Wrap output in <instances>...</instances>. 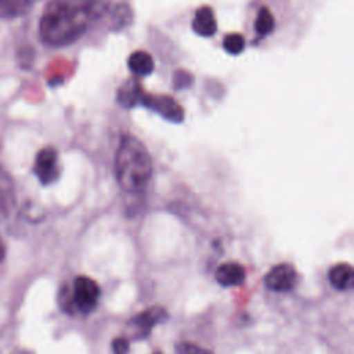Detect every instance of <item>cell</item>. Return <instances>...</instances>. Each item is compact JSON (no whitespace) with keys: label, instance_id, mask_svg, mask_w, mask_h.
Here are the masks:
<instances>
[{"label":"cell","instance_id":"obj_10","mask_svg":"<svg viewBox=\"0 0 354 354\" xmlns=\"http://www.w3.org/2000/svg\"><path fill=\"white\" fill-rule=\"evenodd\" d=\"M192 28L196 35L202 37H212L217 30V21L213 10L207 6L198 8L192 21Z\"/></svg>","mask_w":354,"mask_h":354},{"label":"cell","instance_id":"obj_4","mask_svg":"<svg viewBox=\"0 0 354 354\" xmlns=\"http://www.w3.org/2000/svg\"><path fill=\"white\" fill-rule=\"evenodd\" d=\"M33 171L43 185H48L58 178L59 176L58 153L53 147H44L37 152Z\"/></svg>","mask_w":354,"mask_h":354},{"label":"cell","instance_id":"obj_2","mask_svg":"<svg viewBox=\"0 0 354 354\" xmlns=\"http://www.w3.org/2000/svg\"><path fill=\"white\" fill-rule=\"evenodd\" d=\"M152 158L147 147L134 136L120 138L115 155V176L126 192L142 191L152 176Z\"/></svg>","mask_w":354,"mask_h":354},{"label":"cell","instance_id":"obj_5","mask_svg":"<svg viewBox=\"0 0 354 354\" xmlns=\"http://www.w3.org/2000/svg\"><path fill=\"white\" fill-rule=\"evenodd\" d=\"M266 286L275 292L292 290L297 283V272L290 264H277L264 277Z\"/></svg>","mask_w":354,"mask_h":354},{"label":"cell","instance_id":"obj_9","mask_svg":"<svg viewBox=\"0 0 354 354\" xmlns=\"http://www.w3.org/2000/svg\"><path fill=\"white\" fill-rule=\"evenodd\" d=\"M214 277L216 281L224 288L239 286L245 281V270L239 263L227 261L217 267Z\"/></svg>","mask_w":354,"mask_h":354},{"label":"cell","instance_id":"obj_21","mask_svg":"<svg viewBox=\"0 0 354 354\" xmlns=\"http://www.w3.org/2000/svg\"><path fill=\"white\" fill-rule=\"evenodd\" d=\"M153 354H160V353H153Z\"/></svg>","mask_w":354,"mask_h":354},{"label":"cell","instance_id":"obj_16","mask_svg":"<svg viewBox=\"0 0 354 354\" xmlns=\"http://www.w3.org/2000/svg\"><path fill=\"white\" fill-rule=\"evenodd\" d=\"M223 47L228 54H241L245 47V39L239 33H228L223 40Z\"/></svg>","mask_w":354,"mask_h":354},{"label":"cell","instance_id":"obj_20","mask_svg":"<svg viewBox=\"0 0 354 354\" xmlns=\"http://www.w3.org/2000/svg\"><path fill=\"white\" fill-rule=\"evenodd\" d=\"M6 259V245L3 242V239L0 238V263Z\"/></svg>","mask_w":354,"mask_h":354},{"label":"cell","instance_id":"obj_13","mask_svg":"<svg viewBox=\"0 0 354 354\" xmlns=\"http://www.w3.org/2000/svg\"><path fill=\"white\" fill-rule=\"evenodd\" d=\"M127 65H129V69L136 76H148V75L152 73L153 66H155L152 55L147 51H142V50L134 51L129 57Z\"/></svg>","mask_w":354,"mask_h":354},{"label":"cell","instance_id":"obj_12","mask_svg":"<svg viewBox=\"0 0 354 354\" xmlns=\"http://www.w3.org/2000/svg\"><path fill=\"white\" fill-rule=\"evenodd\" d=\"M144 95L145 91L141 88L137 80H127L118 91V101L123 106H136L142 102Z\"/></svg>","mask_w":354,"mask_h":354},{"label":"cell","instance_id":"obj_3","mask_svg":"<svg viewBox=\"0 0 354 354\" xmlns=\"http://www.w3.org/2000/svg\"><path fill=\"white\" fill-rule=\"evenodd\" d=\"M98 299L100 286L93 278L80 275L73 281L72 300L79 311H82L83 314L93 311L98 303Z\"/></svg>","mask_w":354,"mask_h":354},{"label":"cell","instance_id":"obj_18","mask_svg":"<svg viewBox=\"0 0 354 354\" xmlns=\"http://www.w3.org/2000/svg\"><path fill=\"white\" fill-rule=\"evenodd\" d=\"M178 351L180 354H213L212 351L203 348V347H199V346H195V344H191V343H184L178 347Z\"/></svg>","mask_w":354,"mask_h":354},{"label":"cell","instance_id":"obj_7","mask_svg":"<svg viewBox=\"0 0 354 354\" xmlns=\"http://www.w3.org/2000/svg\"><path fill=\"white\" fill-rule=\"evenodd\" d=\"M166 318H167V311L163 307L153 306L138 313L130 321L141 333V336H147L155 325L163 322Z\"/></svg>","mask_w":354,"mask_h":354},{"label":"cell","instance_id":"obj_8","mask_svg":"<svg viewBox=\"0 0 354 354\" xmlns=\"http://www.w3.org/2000/svg\"><path fill=\"white\" fill-rule=\"evenodd\" d=\"M15 185L10 173L0 163V218L10 216L15 206Z\"/></svg>","mask_w":354,"mask_h":354},{"label":"cell","instance_id":"obj_1","mask_svg":"<svg viewBox=\"0 0 354 354\" xmlns=\"http://www.w3.org/2000/svg\"><path fill=\"white\" fill-rule=\"evenodd\" d=\"M105 11L104 0H50L39 21L41 41L64 47L79 40Z\"/></svg>","mask_w":354,"mask_h":354},{"label":"cell","instance_id":"obj_15","mask_svg":"<svg viewBox=\"0 0 354 354\" xmlns=\"http://www.w3.org/2000/svg\"><path fill=\"white\" fill-rule=\"evenodd\" d=\"M254 29L260 36H267L275 29V18L268 7L260 8L257 18H256Z\"/></svg>","mask_w":354,"mask_h":354},{"label":"cell","instance_id":"obj_6","mask_svg":"<svg viewBox=\"0 0 354 354\" xmlns=\"http://www.w3.org/2000/svg\"><path fill=\"white\" fill-rule=\"evenodd\" d=\"M142 105L151 108L152 111L158 112L163 118L170 122H181L184 119V111L177 101L167 95H149L145 93L142 98Z\"/></svg>","mask_w":354,"mask_h":354},{"label":"cell","instance_id":"obj_11","mask_svg":"<svg viewBox=\"0 0 354 354\" xmlns=\"http://www.w3.org/2000/svg\"><path fill=\"white\" fill-rule=\"evenodd\" d=\"M328 279L335 289L346 290L353 285V279H354L353 267L347 263H339L329 270Z\"/></svg>","mask_w":354,"mask_h":354},{"label":"cell","instance_id":"obj_14","mask_svg":"<svg viewBox=\"0 0 354 354\" xmlns=\"http://www.w3.org/2000/svg\"><path fill=\"white\" fill-rule=\"evenodd\" d=\"M37 0H0V18L14 19L26 14Z\"/></svg>","mask_w":354,"mask_h":354},{"label":"cell","instance_id":"obj_17","mask_svg":"<svg viewBox=\"0 0 354 354\" xmlns=\"http://www.w3.org/2000/svg\"><path fill=\"white\" fill-rule=\"evenodd\" d=\"M112 351L113 354H127L130 351V342L120 336L112 340Z\"/></svg>","mask_w":354,"mask_h":354},{"label":"cell","instance_id":"obj_19","mask_svg":"<svg viewBox=\"0 0 354 354\" xmlns=\"http://www.w3.org/2000/svg\"><path fill=\"white\" fill-rule=\"evenodd\" d=\"M59 301H61V306H62L64 311L72 313V308L75 307V304H73V300H72V292H69V289H62V293L59 296Z\"/></svg>","mask_w":354,"mask_h":354}]
</instances>
